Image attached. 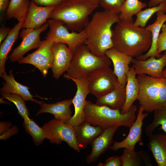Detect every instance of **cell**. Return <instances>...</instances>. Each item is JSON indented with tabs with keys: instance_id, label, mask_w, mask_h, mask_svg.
<instances>
[{
	"instance_id": "cell-1",
	"label": "cell",
	"mask_w": 166,
	"mask_h": 166,
	"mask_svg": "<svg viewBox=\"0 0 166 166\" xmlns=\"http://www.w3.org/2000/svg\"><path fill=\"white\" fill-rule=\"evenodd\" d=\"M116 23L112 36L114 47L132 58L148 51L152 44V35L146 28L120 19Z\"/></svg>"
},
{
	"instance_id": "cell-2",
	"label": "cell",
	"mask_w": 166,
	"mask_h": 166,
	"mask_svg": "<svg viewBox=\"0 0 166 166\" xmlns=\"http://www.w3.org/2000/svg\"><path fill=\"white\" fill-rule=\"evenodd\" d=\"M119 20V14L104 10L93 14L85 28L87 39L84 44L92 53L103 56L107 50L114 47L112 27Z\"/></svg>"
},
{
	"instance_id": "cell-3",
	"label": "cell",
	"mask_w": 166,
	"mask_h": 166,
	"mask_svg": "<svg viewBox=\"0 0 166 166\" xmlns=\"http://www.w3.org/2000/svg\"><path fill=\"white\" fill-rule=\"evenodd\" d=\"M99 6L91 0H66L55 7L49 19L60 20L70 31L80 32L85 29L89 16Z\"/></svg>"
},
{
	"instance_id": "cell-4",
	"label": "cell",
	"mask_w": 166,
	"mask_h": 166,
	"mask_svg": "<svg viewBox=\"0 0 166 166\" xmlns=\"http://www.w3.org/2000/svg\"><path fill=\"white\" fill-rule=\"evenodd\" d=\"M137 106L132 105L129 111L122 114L121 111L105 105H99L86 101L84 110V122L104 129L117 125L130 128L135 121Z\"/></svg>"
},
{
	"instance_id": "cell-5",
	"label": "cell",
	"mask_w": 166,
	"mask_h": 166,
	"mask_svg": "<svg viewBox=\"0 0 166 166\" xmlns=\"http://www.w3.org/2000/svg\"><path fill=\"white\" fill-rule=\"evenodd\" d=\"M139 85L137 100L144 111L166 109V79L143 74L136 77Z\"/></svg>"
},
{
	"instance_id": "cell-6",
	"label": "cell",
	"mask_w": 166,
	"mask_h": 166,
	"mask_svg": "<svg viewBox=\"0 0 166 166\" xmlns=\"http://www.w3.org/2000/svg\"><path fill=\"white\" fill-rule=\"evenodd\" d=\"M73 52L69 66L64 75L67 79L85 77L98 69L111 65V60L106 55H95L85 44L78 46Z\"/></svg>"
},
{
	"instance_id": "cell-7",
	"label": "cell",
	"mask_w": 166,
	"mask_h": 166,
	"mask_svg": "<svg viewBox=\"0 0 166 166\" xmlns=\"http://www.w3.org/2000/svg\"><path fill=\"white\" fill-rule=\"evenodd\" d=\"M47 22L49 30L45 39L54 43L66 44L73 52L78 46L84 44L87 39V34L85 29L80 32H71L61 21L49 19Z\"/></svg>"
},
{
	"instance_id": "cell-8",
	"label": "cell",
	"mask_w": 166,
	"mask_h": 166,
	"mask_svg": "<svg viewBox=\"0 0 166 166\" xmlns=\"http://www.w3.org/2000/svg\"><path fill=\"white\" fill-rule=\"evenodd\" d=\"M87 77L89 93L97 98L112 91L119 83L109 66L98 69L89 73Z\"/></svg>"
},
{
	"instance_id": "cell-9",
	"label": "cell",
	"mask_w": 166,
	"mask_h": 166,
	"mask_svg": "<svg viewBox=\"0 0 166 166\" xmlns=\"http://www.w3.org/2000/svg\"><path fill=\"white\" fill-rule=\"evenodd\" d=\"M42 128L46 131V139L51 143L60 144L65 141L74 150L81 152L73 127L54 119L45 124Z\"/></svg>"
},
{
	"instance_id": "cell-10",
	"label": "cell",
	"mask_w": 166,
	"mask_h": 166,
	"mask_svg": "<svg viewBox=\"0 0 166 166\" xmlns=\"http://www.w3.org/2000/svg\"><path fill=\"white\" fill-rule=\"evenodd\" d=\"M54 42L45 39L42 41L37 49L28 54L18 61L19 64H29L33 65L41 72L45 78L49 69L51 68L53 54V46Z\"/></svg>"
},
{
	"instance_id": "cell-11",
	"label": "cell",
	"mask_w": 166,
	"mask_h": 166,
	"mask_svg": "<svg viewBox=\"0 0 166 166\" xmlns=\"http://www.w3.org/2000/svg\"><path fill=\"white\" fill-rule=\"evenodd\" d=\"M49 27V24L47 22L38 29H23L19 34L22 41L9 56L10 61H18L23 58L24 55L28 51L38 48L42 41L40 35Z\"/></svg>"
},
{
	"instance_id": "cell-12",
	"label": "cell",
	"mask_w": 166,
	"mask_h": 166,
	"mask_svg": "<svg viewBox=\"0 0 166 166\" xmlns=\"http://www.w3.org/2000/svg\"><path fill=\"white\" fill-rule=\"evenodd\" d=\"M69 79L75 82L77 87L76 93L72 99L75 112L73 115L65 123L75 127L84 122L86 98L89 92L87 77L81 78H71Z\"/></svg>"
},
{
	"instance_id": "cell-13",
	"label": "cell",
	"mask_w": 166,
	"mask_h": 166,
	"mask_svg": "<svg viewBox=\"0 0 166 166\" xmlns=\"http://www.w3.org/2000/svg\"><path fill=\"white\" fill-rule=\"evenodd\" d=\"M151 56L144 60H139L133 58L132 67L136 74H148L156 78L163 77L162 72L166 66V50L161 57L156 58Z\"/></svg>"
},
{
	"instance_id": "cell-14",
	"label": "cell",
	"mask_w": 166,
	"mask_h": 166,
	"mask_svg": "<svg viewBox=\"0 0 166 166\" xmlns=\"http://www.w3.org/2000/svg\"><path fill=\"white\" fill-rule=\"evenodd\" d=\"M143 108L140 106L137 117L135 121L129 128V133L127 136L120 142L114 141L110 148L113 151H117L121 148L135 149L136 144L141 140L142 127L143 121L149 114L148 113H144Z\"/></svg>"
},
{
	"instance_id": "cell-15",
	"label": "cell",
	"mask_w": 166,
	"mask_h": 166,
	"mask_svg": "<svg viewBox=\"0 0 166 166\" xmlns=\"http://www.w3.org/2000/svg\"><path fill=\"white\" fill-rule=\"evenodd\" d=\"M53 59L51 67L53 77L58 79L68 69L73 52L65 44L54 43L53 46Z\"/></svg>"
},
{
	"instance_id": "cell-16",
	"label": "cell",
	"mask_w": 166,
	"mask_h": 166,
	"mask_svg": "<svg viewBox=\"0 0 166 166\" xmlns=\"http://www.w3.org/2000/svg\"><path fill=\"white\" fill-rule=\"evenodd\" d=\"M105 55L113 63V72L118 82L121 85L125 87L127 81V73L130 69L129 65L133 58L114 47L107 50Z\"/></svg>"
},
{
	"instance_id": "cell-17",
	"label": "cell",
	"mask_w": 166,
	"mask_h": 166,
	"mask_svg": "<svg viewBox=\"0 0 166 166\" xmlns=\"http://www.w3.org/2000/svg\"><path fill=\"white\" fill-rule=\"evenodd\" d=\"M55 7L40 6L30 1L28 12L22 29H37L41 27L47 22Z\"/></svg>"
},
{
	"instance_id": "cell-18",
	"label": "cell",
	"mask_w": 166,
	"mask_h": 166,
	"mask_svg": "<svg viewBox=\"0 0 166 166\" xmlns=\"http://www.w3.org/2000/svg\"><path fill=\"white\" fill-rule=\"evenodd\" d=\"M120 126L118 125L105 129L91 144L92 151L86 157V162L90 164L96 161L100 156L109 148L113 143V137Z\"/></svg>"
},
{
	"instance_id": "cell-19",
	"label": "cell",
	"mask_w": 166,
	"mask_h": 166,
	"mask_svg": "<svg viewBox=\"0 0 166 166\" xmlns=\"http://www.w3.org/2000/svg\"><path fill=\"white\" fill-rule=\"evenodd\" d=\"M9 75H7L5 72L0 76L5 81L3 83V87L0 89L1 92L17 94L22 97L25 101H30L39 105L43 103V102L33 98L34 96L29 90V88L22 85L15 79L12 69L9 71Z\"/></svg>"
},
{
	"instance_id": "cell-20",
	"label": "cell",
	"mask_w": 166,
	"mask_h": 166,
	"mask_svg": "<svg viewBox=\"0 0 166 166\" xmlns=\"http://www.w3.org/2000/svg\"><path fill=\"white\" fill-rule=\"evenodd\" d=\"M72 99L64 100L52 104L43 102L40 105V108L36 116L42 113H50L53 115L55 119L65 123L72 117L70 107L72 103Z\"/></svg>"
},
{
	"instance_id": "cell-21",
	"label": "cell",
	"mask_w": 166,
	"mask_h": 166,
	"mask_svg": "<svg viewBox=\"0 0 166 166\" xmlns=\"http://www.w3.org/2000/svg\"><path fill=\"white\" fill-rule=\"evenodd\" d=\"M160 10L156 13V21L152 24L148 25L146 28L150 31L152 35V42L150 48L145 54H142L136 58L139 60H144L151 56L157 58L162 57V55L159 54L157 49V42L163 25L166 21V14Z\"/></svg>"
},
{
	"instance_id": "cell-22",
	"label": "cell",
	"mask_w": 166,
	"mask_h": 166,
	"mask_svg": "<svg viewBox=\"0 0 166 166\" xmlns=\"http://www.w3.org/2000/svg\"><path fill=\"white\" fill-rule=\"evenodd\" d=\"M73 128L78 144L81 149H85L105 129L101 127L93 126L85 122Z\"/></svg>"
},
{
	"instance_id": "cell-23",
	"label": "cell",
	"mask_w": 166,
	"mask_h": 166,
	"mask_svg": "<svg viewBox=\"0 0 166 166\" xmlns=\"http://www.w3.org/2000/svg\"><path fill=\"white\" fill-rule=\"evenodd\" d=\"M126 100L125 86L118 83L115 88L108 93L98 97L96 104L105 105L121 111Z\"/></svg>"
},
{
	"instance_id": "cell-24",
	"label": "cell",
	"mask_w": 166,
	"mask_h": 166,
	"mask_svg": "<svg viewBox=\"0 0 166 166\" xmlns=\"http://www.w3.org/2000/svg\"><path fill=\"white\" fill-rule=\"evenodd\" d=\"M27 14L25 15L11 29L9 34L0 44V76L5 73V64L8 58V54L18 38L19 32Z\"/></svg>"
},
{
	"instance_id": "cell-25",
	"label": "cell",
	"mask_w": 166,
	"mask_h": 166,
	"mask_svg": "<svg viewBox=\"0 0 166 166\" xmlns=\"http://www.w3.org/2000/svg\"><path fill=\"white\" fill-rule=\"evenodd\" d=\"M147 144L158 166H166V135L152 134Z\"/></svg>"
},
{
	"instance_id": "cell-26",
	"label": "cell",
	"mask_w": 166,
	"mask_h": 166,
	"mask_svg": "<svg viewBox=\"0 0 166 166\" xmlns=\"http://www.w3.org/2000/svg\"><path fill=\"white\" fill-rule=\"evenodd\" d=\"M134 69L130 67L127 73V81L125 86L126 100L121 113L122 114L127 113L136 100L139 92V85L136 77Z\"/></svg>"
},
{
	"instance_id": "cell-27",
	"label": "cell",
	"mask_w": 166,
	"mask_h": 166,
	"mask_svg": "<svg viewBox=\"0 0 166 166\" xmlns=\"http://www.w3.org/2000/svg\"><path fill=\"white\" fill-rule=\"evenodd\" d=\"M120 156L122 166H152L150 156L144 150L136 151L125 148Z\"/></svg>"
},
{
	"instance_id": "cell-28",
	"label": "cell",
	"mask_w": 166,
	"mask_h": 166,
	"mask_svg": "<svg viewBox=\"0 0 166 166\" xmlns=\"http://www.w3.org/2000/svg\"><path fill=\"white\" fill-rule=\"evenodd\" d=\"M30 2L29 0H10L5 13L6 18L19 21L27 14Z\"/></svg>"
},
{
	"instance_id": "cell-29",
	"label": "cell",
	"mask_w": 166,
	"mask_h": 166,
	"mask_svg": "<svg viewBox=\"0 0 166 166\" xmlns=\"http://www.w3.org/2000/svg\"><path fill=\"white\" fill-rule=\"evenodd\" d=\"M147 6L139 0H126L119 14V19L133 22L132 17Z\"/></svg>"
},
{
	"instance_id": "cell-30",
	"label": "cell",
	"mask_w": 166,
	"mask_h": 166,
	"mask_svg": "<svg viewBox=\"0 0 166 166\" xmlns=\"http://www.w3.org/2000/svg\"><path fill=\"white\" fill-rule=\"evenodd\" d=\"M23 125L26 132L32 137L35 144L37 146L41 144L47 137L46 131L38 125L34 120L26 117L24 119Z\"/></svg>"
},
{
	"instance_id": "cell-31",
	"label": "cell",
	"mask_w": 166,
	"mask_h": 166,
	"mask_svg": "<svg viewBox=\"0 0 166 166\" xmlns=\"http://www.w3.org/2000/svg\"><path fill=\"white\" fill-rule=\"evenodd\" d=\"M160 10L166 13V0L157 6L140 11L136 14V18L134 24L137 26L144 27L151 16Z\"/></svg>"
},
{
	"instance_id": "cell-32",
	"label": "cell",
	"mask_w": 166,
	"mask_h": 166,
	"mask_svg": "<svg viewBox=\"0 0 166 166\" xmlns=\"http://www.w3.org/2000/svg\"><path fill=\"white\" fill-rule=\"evenodd\" d=\"M153 119L152 122L146 127L145 132L148 137L153 134L156 128L159 125V128L166 133V109H159L153 111Z\"/></svg>"
},
{
	"instance_id": "cell-33",
	"label": "cell",
	"mask_w": 166,
	"mask_h": 166,
	"mask_svg": "<svg viewBox=\"0 0 166 166\" xmlns=\"http://www.w3.org/2000/svg\"><path fill=\"white\" fill-rule=\"evenodd\" d=\"M2 98L13 102L16 106L18 113L24 119L29 117L30 113L26 104L25 100L21 96L14 94L0 92Z\"/></svg>"
},
{
	"instance_id": "cell-34",
	"label": "cell",
	"mask_w": 166,
	"mask_h": 166,
	"mask_svg": "<svg viewBox=\"0 0 166 166\" xmlns=\"http://www.w3.org/2000/svg\"><path fill=\"white\" fill-rule=\"evenodd\" d=\"M124 3L122 0H99L98 4L105 11L119 14Z\"/></svg>"
},
{
	"instance_id": "cell-35",
	"label": "cell",
	"mask_w": 166,
	"mask_h": 166,
	"mask_svg": "<svg viewBox=\"0 0 166 166\" xmlns=\"http://www.w3.org/2000/svg\"><path fill=\"white\" fill-rule=\"evenodd\" d=\"M161 30L157 42V49L159 54L166 50V22L163 25Z\"/></svg>"
},
{
	"instance_id": "cell-36",
	"label": "cell",
	"mask_w": 166,
	"mask_h": 166,
	"mask_svg": "<svg viewBox=\"0 0 166 166\" xmlns=\"http://www.w3.org/2000/svg\"><path fill=\"white\" fill-rule=\"evenodd\" d=\"M122 162L121 156H116L107 159L104 164L100 162L99 166H122Z\"/></svg>"
},
{
	"instance_id": "cell-37",
	"label": "cell",
	"mask_w": 166,
	"mask_h": 166,
	"mask_svg": "<svg viewBox=\"0 0 166 166\" xmlns=\"http://www.w3.org/2000/svg\"><path fill=\"white\" fill-rule=\"evenodd\" d=\"M34 2L38 5L42 6H56L66 0H30Z\"/></svg>"
},
{
	"instance_id": "cell-38",
	"label": "cell",
	"mask_w": 166,
	"mask_h": 166,
	"mask_svg": "<svg viewBox=\"0 0 166 166\" xmlns=\"http://www.w3.org/2000/svg\"><path fill=\"white\" fill-rule=\"evenodd\" d=\"M19 129L16 125H13L2 134L0 135V139L4 140L10 138V136L18 133Z\"/></svg>"
},
{
	"instance_id": "cell-39",
	"label": "cell",
	"mask_w": 166,
	"mask_h": 166,
	"mask_svg": "<svg viewBox=\"0 0 166 166\" xmlns=\"http://www.w3.org/2000/svg\"><path fill=\"white\" fill-rule=\"evenodd\" d=\"M11 29L6 27L5 26H2L0 28V44L7 36L9 34Z\"/></svg>"
},
{
	"instance_id": "cell-40",
	"label": "cell",
	"mask_w": 166,
	"mask_h": 166,
	"mask_svg": "<svg viewBox=\"0 0 166 166\" xmlns=\"http://www.w3.org/2000/svg\"><path fill=\"white\" fill-rule=\"evenodd\" d=\"M11 123L9 121H1L0 122V134H2L12 126Z\"/></svg>"
},
{
	"instance_id": "cell-41",
	"label": "cell",
	"mask_w": 166,
	"mask_h": 166,
	"mask_svg": "<svg viewBox=\"0 0 166 166\" xmlns=\"http://www.w3.org/2000/svg\"><path fill=\"white\" fill-rule=\"evenodd\" d=\"M9 0H0V11L1 13L6 12L8 7Z\"/></svg>"
},
{
	"instance_id": "cell-42",
	"label": "cell",
	"mask_w": 166,
	"mask_h": 166,
	"mask_svg": "<svg viewBox=\"0 0 166 166\" xmlns=\"http://www.w3.org/2000/svg\"><path fill=\"white\" fill-rule=\"evenodd\" d=\"M166 0H150L148 2V6L149 7L157 6Z\"/></svg>"
},
{
	"instance_id": "cell-43",
	"label": "cell",
	"mask_w": 166,
	"mask_h": 166,
	"mask_svg": "<svg viewBox=\"0 0 166 166\" xmlns=\"http://www.w3.org/2000/svg\"><path fill=\"white\" fill-rule=\"evenodd\" d=\"M162 77H163L166 79V68L163 71Z\"/></svg>"
},
{
	"instance_id": "cell-44",
	"label": "cell",
	"mask_w": 166,
	"mask_h": 166,
	"mask_svg": "<svg viewBox=\"0 0 166 166\" xmlns=\"http://www.w3.org/2000/svg\"><path fill=\"white\" fill-rule=\"evenodd\" d=\"M0 103H6V104H9V103H10V102H5L4 101H3L2 98H1L0 99Z\"/></svg>"
},
{
	"instance_id": "cell-45",
	"label": "cell",
	"mask_w": 166,
	"mask_h": 166,
	"mask_svg": "<svg viewBox=\"0 0 166 166\" xmlns=\"http://www.w3.org/2000/svg\"><path fill=\"white\" fill-rule=\"evenodd\" d=\"M97 4H98L99 0H91Z\"/></svg>"
},
{
	"instance_id": "cell-46",
	"label": "cell",
	"mask_w": 166,
	"mask_h": 166,
	"mask_svg": "<svg viewBox=\"0 0 166 166\" xmlns=\"http://www.w3.org/2000/svg\"><path fill=\"white\" fill-rule=\"evenodd\" d=\"M122 0L124 2L126 0Z\"/></svg>"
}]
</instances>
